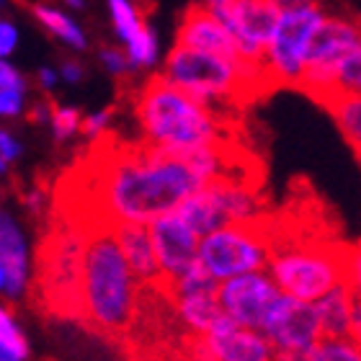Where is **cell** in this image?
Returning <instances> with one entry per match:
<instances>
[{
	"label": "cell",
	"mask_w": 361,
	"mask_h": 361,
	"mask_svg": "<svg viewBox=\"0 0 361 361\" xmlns=\"http://www.w3.org/2000/svg\"><path fill=\"white\" fill-rule=\"evenodd\" d=\"M207 180L188 155L160 150L155 145L106 147L62 180L68 196L54 209L70 212L93 225L142 222L176 212Z\"/></svg>",
	"instance_id": "6da1fadb"
},
{
	"label": "cell",
	"mask_w": 361,
	"mask_h": 361,
	"mask_svg": "<svg viewBox=\"0 0 361 361\" xmlns=\"http://www.w3.org/2000/svg\"><path fill=\"white\" fill-rule=\"evenodd\" d=\"M140 284L114 225L90 227L83 271V323L106 338L127 336L140 305Z\"/></svg>",
	"instance_id": "7a4b0ae2"
},
{
	"label": "cell",
	"mask_w": 361,
	"mask_h": 361,
	"mask_svg": "<svg viewBox=\"0 0 361 361\" xmlns=\"http://www.w3.org/2000/svg\"><path fill=\"white\" fill-rule=\"evenodd\" d=\"M135 114L145 142L160 150L188 155L202 147L230 142L222 114L188 96L166 75L145 83V88L137 93Z\"/></svg>",
	"instance_id": "3957f363"
},
{
	"label": "cell",
	"mask_w": 361,
	"mask_h": 361,
	"mask_svg": "<svg viewBox=\"0 0 361 361\" xmlns=\"http://www.w3.org/2000/svg\"><path fill=\"white\" fill-rule=\"evenodd\" d=\"M90 225L70 212L54 209L37 253L34 294L39 305L62 320H83V271Z\"/></svg>",
	"instance_id": "277c9868"
},
{
	"label": "cell",
	"mask_w": 361,
	"mask_h": 361,
	"mask_svg": "<svg viewBox=\"0 0 361 361\" xmlns=\"http://www.w3.org/2000/svg\"><path fill=\"white\" fill-rule=\"evenodd\" d=\"M163 75L212 109L256 96L261 85L266 88L274 85L261 62L235 60V57L202 52L183 44H176L171 49Z\"/></svg>",
	"instance_id": "5b68a950"
},
{
	"label": "cell",
	"mask_w": 361,
	"mask_h": 361,
	"mask_svg": "<svg viewBox=\"0 0 361 361\" xmlns=\"http://www.w3.org/2000/svg\"><path fill=\"white\" fill-rule=\"evenodd\" d=\"M269 271L284 294L317 302L323 294L348 281V245L284 235L274 222V256Z\"/></svg>",
	"instance_id": "8992f818"
},
{
	"label": "cell",
	"mask_w": 361,
	"mask_h": 361,
	"mask_svg": "<svg viewBox=\"0 0 361 361\" xmlns=\"http://www.w3.org/2000/svg\"><path fill=\"white\" fill-rule=\"evenodd\" d=\"M274 256V222H230L214 233L204 235L199 248V264L217 281L266 271Z\"/></svg>",
	"instance_id": "52a82bcc"
},
{
	"label": "cell",
	"mask_w": 361,
	"mask_h": 361,
	"mask_svg": "<svg viewBox=\"0 0 361 361\" xmlns=\"http://www.w3.org/2000/svg\"><path fill=\"white\" fill-rule=\"evenodd\" d=\"M325 21L317 0L297 8H284L279 26L266 49L264 68L274 85H300L307 68V49L317 26Z\"/></svg>",
	"instance_id": "ba28073f"
},
{
	"label": "cell",
	"mask_w": 361,
	"mask_h": 361,
	"mask_svg": "<svg viewBox=\"0 0 361 361\" xmlns=\"http://www.w3.org/2000/svg\"><path fill=\"white\" fill-rule=\"evenodd\" d=\"M361 44V26L346 18H328L317 26L307 49V68L300 85L305 93L325 104L336 90V75L346 54Z\"/></svg>",
	"instance_id": "9c48e42d"
},
{
	"label": "cell",
	"mask_w": 361,
	"mask_h": 361,
	"mask_svg": "<svg viewBox=\"0 0 361 361\" xmlns=\"http://www.w3.org/2000/svg\"><path fill=\"white\" fill-rule=\"evenodd\" d=\"M191 356L194 361H274L276 346L264 331L238 325L222 312L204 336L191 338Z\"/></svg>",
	"instance_id": "30bf717a"
},
{
	"label": "cell",
	"mask_w": 361,
	"mask_h": 361,
	"mask_svg": "<svg viewBox=\"0 0 361 361\" xmlns=\"http://www.w3.org/2000/svg\"><path fill=\"white\" fill-rule=\"evenodd\" d=\"M281 286L271 271H250L240 276L219 281V307L227 317H233L238 325L264 331L271 310L281 297Z\"/></svg>",
	"instance_id": "8fae6325"
},
{
	"label": "cell",
	"mask_w": 361,
	"mask_h": 361,
	"mask_svg": "<svg viewBox=\"0 0 361 361\" xmlns=\"http://www.w3.org/2000/svg\"><path fill=\"white\" fill-rule=\"evenodd\" d=\"M279 18H281V11L274 0H235V6L222 18V23L238 39L243 60L264 65L266 49L274 39Z\"/></svg>",
	"instance_id": "7c38bea8"
},
{
	"label": "cell",
	"mask_w": 361,
	"mask_h": 361,
	"mask_svg": "<svg viewBox=\"0 0 361 361\" xmlns=\"http://www.w3.org/2000/svg\"><path fill=\"white\" fill-rule=\"evenodd\" d=\"M264 333L276 348H310L325 338L315 302L297 300L289 294L279 297L264 325Z\"/></svg>",
	"instance_id": "4fadbf2b"
},
{
	"label": "cell",
	"mask_w": 361,
	"mask_h": 361,
	"mask_svg": "<svg viewBox=\"0 0 361 361\" xmlns=\"http://www.w3.org/2000/svg\"><path fill=\"white\" fill-rule=\"evenodd\" d=\"M34 264L29 238L11 212L0 214V292L6 302H18L31 292Z\"/></svg>",
	"instance_id": "5bb4252c"
},
{
	"label": "cell",
	"mask_w": 361,
	"mask_h": 361,
	"mask_svg": "<svg viewBox=\"0 0 361 361\" xmlns=\"http://www.w3.org/2000/svg\"><path fill=\"white\" fill-rule=\"evenodd\" d=\"M150 233L166 281H171L194 264H199L202 235L196 233L178 212H168L163 217L152 219Z\"/></svg>",
	"instance_id": "9a60e30c"
},
{
	"label": "cell",
	"mask_w": 361,
	"mask_h": 361,
	"mask_svg": "<svg viewBox=\"0 0 361 361\" xmlns=\"http://www.w3.org/2000/svg\"><path fill=\"white\" fill-rule=\"evenodd\" d=\"M176 44L243 60L238 39L230 34V29L219 21L217 16H212L202 3L186 8V13L180 16L178 31H176Z\"/></svg>",
	"instance_id": "2e32d148"
},
{
	"label": "cell",
	"mask_w": 361,
	"mask_h": 361,
	"mask_svg": "<svg viewBox=\"0 0 361 361\" xmlns=\"http://www.w3.org/2000/svg\"><path fill=\"white\" fill-rule=\"evenodd\" d=\"M114 233H116V240H119L132 271H135L137 279L145 286L166 284L158 253H155V243H152L150 225H142V222H119V225H114Z\"/></svg>",
	"instance_id": "e0dca14e"
},
{
	"label": "cell",
	"mask_w": 361,
	"mask_h": 361,
	"mask_svg": "<svg viewBox=\"0 0 361 361\" xmlns=\"http://www.w3.org/2000/svg\"><path fill=\"white\" fill-rule=\"evenodd\" d=\"M176 212H178L180 217L186 219L188 225L194 227L202 238L214 233V230H219V227L230 225V214H227L225 194H222L219 180H209V183H204L202 188H196L194 194L188 196Z\"/></svg>",
	"instance_id": "ac0fdd59"
},
{
	"label": "cell",
	"mask_w": 361,
	"mask_h": 361,
	"mask_svg": "<svg viewBox=\"0 0 361 361\" xmlns=\"http://www.w3.org/2000/svg\"><path fill=\"white\" fill-rule=\"evenodd\" d=\"M320 325H323L325 338H346L354 336V307H356V292L354 286L343 281L328 294H323L315 302Z\"/></svg>",
	"instance_id": "d6986e66"
},
{
	"label": "cell",
	"mask_w": 361,
	"mask_h": 361,
	"mask_svg": "<svg viewBox=\"0 0 361 361\" xmlns=\"http://www.w3.org/2000/svg\"><path fill=\"white\" fill-rule=\"evenodd\" d=\"M323 106L331 111L341 135L361 158V96H333Z\"/></svg>",
	"instance_id": "ffe728a7"
},
{
	"label": "cell",
	"mask_w": 361,
	"mask_h": 361,
	"mask_svg": "<svg viewBox=\"0 0 361 361\" xmlns=\"http://www.w3.org/2000/svg\"><path fill=\"white\" fill-rule=\"evenodd\" d=\"M26 90H29V83L21 75V70L13 68L8 60L0 62V114L6 119H16L23 114Z\"/></svg>",
	"instance_id": "44dd1931"
},
{
	"label": "cell",
	"mask_w": 361,
	"mask_h": 361,
	"mask_svg": "<svg viewBox=\"0 0 361 361\" xmlns=\"http://www.w3.org/2000/svg\"><path fill=\"white\" fill-rule=\"evenodd\" d=\"M34 18L47 31H52L57 39H62L68 47H73V49H85L88 47V39H85L83 29L78 26V21H73L68 13H62L57 8L47 6V3H37L34 6Z\"/></svg>",
	"instance_id": "7402d4cb"
},
{
	"label": "cell",
	"mask_w": 361,
	"mask_h": 361,
	"mask_svg": "<svg viewBox=\"0 0 361 361\" xmlns=\"http://www.w3.org/2000/svg\"><path fill=\"white\" fill-rule=\"evenodd\" d=\"M31 346L16 320L13 310H0V361H29Z\"/></svg>",
	"instance_id": "603a6c76"
},
{
	"label": "cell",
	"mask_w": 361,
	"mask_h": 361,
	"mask_svg": "<svg viewBox=\"0 0 361 361\" xmlns=\"http://www.w3.org/2000/svg\"><path fill=\"white\" fill-rule=\"evenodd\" d=\"M124 47H127L124 52L129 54L135 68H152L158 62V37H155V31L147 23H142L135 31V37L124 42Z\"/></svg>",
	"instance_id": "cb8c5ba5"
},
{
	"label": "cell",
	"mask_w": 361,
	"mask_h": 361,
	"mask_svg": "<svg viewBox=\"0 0 361 361\" xmlns=\"http://www.w3.org/2000/svg\"><path fill=\"white\" fill-rule=\"evenodd\" d=\"M109 13H111L114 31H116V37L121 42H129L135 37V31L145 23L135 0H109Z\"/></svg>",
	"instance_id": "d4e9b609"
},
{
	"label": "cell",
	"mask_w": 361,
	"mask_h": 361,
	"mask_svg": "<svg viewBox=\"0 0 361 361\" xmlns=\"http://www.w3.org/2000/svg\"><path fill=\"white\" fill-rule=\"evenodd\" d=\"M333 96H361V44L356 49H351L346 54V60L341 62Z\"/></svg>",
	"instance_id": "484cf974"
},
{
	"label": "cell",
	"mask_w": 361,
	"mask_h": 361,
	"mask_svg": "<svg viewBox=\"0 0 361 361\" xmlns=\"http://www.w3.org/2000/svg\"><path fill=\"white\" fill-rule=\"evenodd\" d=\"M315 361H361V341L354 336L323 338L315 346Z\"/></svg>",
	"instance_id": "4316f807"
},
{
	"label": "cell",
	"mask_w": 361,
	"mask_h": 361,
	"mask_svg": "<svg viewBox=\"0 0 361 361\" xmlns=\"http://www.w3.org/2000/svg\"><path fill=\"white\" fill-rule=\"evenodd\" d=\"M52 132L57 137V142H65L70 137L83 129V116L75 106H54L52 109Z\"/></svg>",
	"instance_id": "83f0119b"
},
{
	"label": "cell",
	"mask_w": 361,
	"mask_h": 361,
	"mask_svg": "<svg viewBox=\"0 0 361 361\" xmlns=\"http://www.w3.org/2000/svg\"><path fill=\"white\" fill-rule=\"evenodd\" d=\"M101 62H104V68L111 73V75H127L129 70H135L132 60H129L127 52H121V49H114V47H106L101 49Z\"/></svg>",
	"instance_id": "f1b7e54d"
},
{
	"label": "cell",
	"mask_w": 361,
	"mask_h": 361,
	"mask_svg": "<svg viewBox=\"0 0 361 361\" xmlns=\"http://www.w3.org/2000/svg\"><path fill=\"white\" fill-rule=\"evenodd\" d=\"M21 150H23L21 142H18L8 129H3V132H0V171H3V173L13 166L16 160L21 158Z\"/></svg>",
	"instance_id": "f546056e"
},
{
	"label": "cell",
	"mask_w": 361,
	"mask_h": 361,
	"mask_svg": "<svg viewBox=\"0 0 361 361\" xmlns=\"http://www.w3.org/2000/svg\"><path fill=\"white\" fill-rule=\"evenodd\" d=\"M109 121H111V109H98V111L83 116V132L88 140H98L109 129Z\"/></svg>",
	"instance_id": "4dcf8cb0"
},
{
	"label": "cell",
	"mask_w": 361,
	"mask_h": 361,
	"mask_svg": "<svg viewBox=\"0 0 361 361\" xmlns=\"http://www.w3.org/2000/svg\"><path fill=\"white\" fill-rule=\"evenodd\" d=\"M18 47V29L13 21H0V57L8 60Z\"/></svg>",
	"instance_id": "1f68e13d"
},
{
	"label": "cell",
	"mask_w": 361,
	"mask_h": 361,
	"mask_svg": "<svg viewBox=\"0 0 361 361\" xmlns=\"http://www.w3.org/2000/svg\"><path fill=\"white\" fill-rule=\"evenodd\" d=\"M348 284L354 286L356 294H361V243L348 248Z\"/></svg>",
	"instance_id": "d6a6232c"
},
{
	"label": "cell",
	"mask_w": 361,
	"mask_h": 361,
	"mask_svg": "<svg viewBox=\"0 0 361 361\" xmlns=\"http://www.w3.org/2000/svg\"><path fill=\"white\" fill-rule=\"evenodd\" d=\"M274 361H315V346L310 348H276Z\"/></svg>",
	"instance_id": "836d02e7"
},
{
	"label": "cell",
	"mask_w": 361,
	"mask_h": 361,
	"mask_svg": "<svg viewBox=\"0 0 361 361\" xmlns=\"http://www.w3.org/2000/svg\"><path fill=\"white\" fill-rule=\"evenodd\" d=\"M83 65L80 62H75V60H65L60 65V78L65 80V83H80L83 80Z\"/></svg>",
	"instance_id": "e575fe53"
},
{
	"label": "cell",
	"mask_w": 361,
	"mask_h": 361,
	"mask_svg": "<svg viewBox=\"0 0 361 361\" xmlns=\"http://www.w3.org/2000/svg\"><path fill=\"white\" fill-rule=\"evenodd\" d=\"M37 78H39V85L44 90H52L54 85H57V80H62L60 70H54V68H39Z\"/></svg>",
	"instance_id": "d590c367"
},
{
	"label": "cell",
	"mask_w": 361,
	"mask_h": 361,
	"mask_svg": "<svg viewBox=\"0 0 361 361\" xmlns=\"http://www.w3.org/2000/svg\"><path fill=\"white\" fill-rule=\"evenodd\" d=\"M47 204H49V202H47V194L42 191V188H34V191H29V194H26V207H29L34 214H39Z\"/></svg>",
	"instance_id": "8d00e7d4"
},
{
	"label": "cell",
	"mask_w": 361,
	"mask_h": 361,
	"mask_svg": "<svg viewBox=\"0 0 361 361\" xmlns=\"http://www.w3.org/2000/svg\"><path fill=\"white\" fill-rule=\"evenodd\" d=\"M52 109H54V106L37 104L34 109H31V119L39 121V124H44V121H52Z\"/></svg>",
	"instance_id": "74e56055"
},
{
	"label": "cell",
	"mask_w": 361,
	"mask_h": 361,
	"mask_svg": "<svg viewBox=\"0 0 361 361\" xmlns=\"http://www.w3.org/2000/svg\"><path fill=\"white\" fill-rule=\"evenodd\" d=\"M65 6H70V8H75V11H80V8L85 6V0H62Z\"/></svg>",
	"instance_id": "f35d334b"
}]
</instances>
